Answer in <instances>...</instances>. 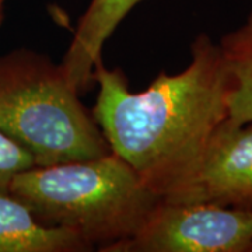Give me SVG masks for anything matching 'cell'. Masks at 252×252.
<instances>
[{
	"mask_svg": "<svg viewBox=\"0 0 252 252\" xmlns=\"http://www.w3.org/2000/svg\"><path fill=\"white\" fill-rule=\"evenodd\" d=\"M190 63L177 74L160 73L140 93L125 74L99 62L91 111L112 153L124 158L161 199H172L195 178L217 127L228 118L231 80L220 46L199 34Z\"/></svg>",
	"mask_w": 252,
	"mask_h": 252,
	"instance_id": "6da1fadb",
	"label": "cell"
},
{
	"mask_svg": "<svg viewBox=\"0 0 252 252\" xmlns=\"http://www.w3.org/2000/svg\"><path fill=\"white\" fill-rule=\"evenodd\" d=\"M9 192L41 221L72 230L102 252L132 238L161 199L112 152L34 165L18 172Z\"/></svg>",
	"mask_w": 252,
	"mask_h": 252,
	"instance_id": "7a4b0ae2",
	"label": "cell"
},
{
	"mask_svg": "<svg viewBox=\"0 0 252 252\" xmlns=\"http://www.w3.org/2000/svg\"><path fill=\"white\" fill-rule=\"evenodd\" d=\"M61 63L32 49L0 55V130L35 165L87 160L111 152Z\"/></svg>",
	"mask_w": 252,
	"mask_h": 252,
	"instance_id": "3957f363",
	"label": "cell"
},
{
	"mask_svg": "<svg viewBox=\"0 0 252 252\" xmlns=\"http://www.w3.org/2000/svg\"><path fill=\"white\" fill-rule=\"evenodd\" d=\"M252 210L160 199L132 238L109 252H250Z\"/></svg>",
	"mask_w": 252,
	"mask_h": 252,
	"instance_id": "277c9868",
	"label": "cell"
},
{
	"mask_svg": "<svg viewBox=\"0 0 252 252\" xmlns=\"http://www.w3.org/2000/svg\"><path fill=\"white\" fill-rule=\"evenodd\" d=\"M172 202H209L252 210V122L225 119L217 127L195 178Z\"/></svg>",
	"mask_w": 252,
	"mask_h": 252,
	"instance_id": "5b68a950",
	"label": "cell"
},
{
	"mask_svg": "<svg viewBox=\"0 0 252 252\" xmlns=\"http://www.w3.org/2000/svg\"><path fill=\"white\" fill-rule=\"evenodd\" d=\"M143 0H91L81 14L70 45L63 56V70L76 90H87L102 48L124 18Z\"/></svg>",
	"mask_w": 252,
	"mask_h": 252,
	"instance_id": "8992f818",
	"label": "cell"
},
{
	"mask_svg": "<svg viewBox=\"0 0 252 252\" xmlns=\"http://www.w3.org/2000/svg\"><path fill=\"white\" fill-rule=\"evenodd\" d=\"M94 250L77 233L41 221L9 190L0 192V252H86Z\"/></svg>",
	"mask_w": 252,
	"mask_h": 252,
	"instance_id": "52a82bcc",
	"label": "cell"
},
{
	"mask_svg": "<svg viewBox=\"0 0 252 252\" xmlns=\"http://www.w3.org/2000/svg\"><path fill=\"white\" fill-rule=\"evenodd\" d=\"M219 46L231 80L228 119L252 122V10L240 27L221 36Z\"/></svg>",
	"mask_w": 252,
	"mask_h": 252,
	"instance_id": "ba28073f",
	"label": "cell"
},
{
	"mask_svg": "<svg viewBox=\"0 0 252 252\" xmlns=\"http://www.w3.org/2000/svg\"><path fill=\"white\" fill-rule=\"evenodd\" d=\"M35 165L32 156L0 130V192L9 190L18 172Z\"/></svg>",
	"mask_w": 252,
	"mask_h": 252,
	"instance_id": "9c48e42d",
	"label": "cell"
},
{
	"mask_svg": "<svg viewBox=\"0 0 252 252\" xmlns=\"http://www.w3.org/2000/svg\"><path fill=\"white\" fill-rule=\"evenodd\" d=\"M4 1L6 0H0V26L3 23V18H4Z\"/></svg>",
	"mask_w": 252,
	"mask_h": 252,
	"instance_id": "30bf717a",
	"label": "cell"
},
{
	"mask_svg": "<svg viewBox=\"0 0 252 252\" xmlns=\"http://www.w3.org/2000/svg\"><path fill=\"white\" fill-rule=\"evenodd\" d=\"M250 252H252V245H251V251H250Z\"/></svg>",
	"mask_w": 252,
	"mask_h": 252,
	"instance_id": "8fae6325",
	"label": "cell"
}]
</instances>
